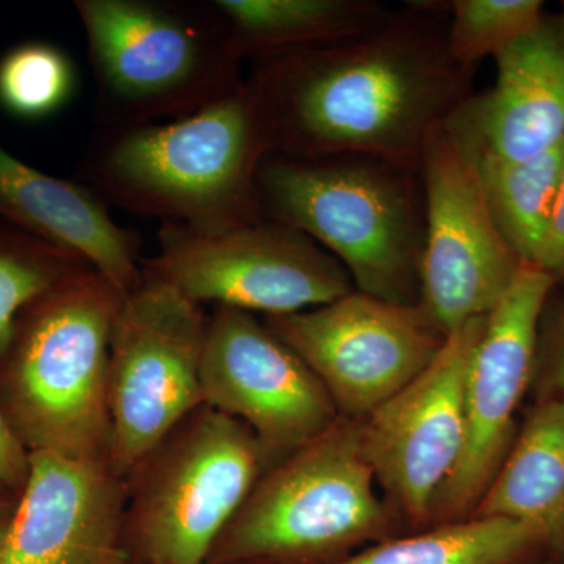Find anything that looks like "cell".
<instances>
[{
	"label": "cell",
	"instance_id": "6da1fadb",
	"mask_svg": "<svg viewBox=\"0 0 564 564\" xmlns=\"http://www.w3.org/2000/svg\"><path fill=\"white\" fill-rule=\"evenodd\" d=\"M444 2H406L347 39L256 55L252 87L273 151L362 154L421 169L434 132L470 95L475 69L448 50Z\"/></svg>",
	"mask_w": 564,
	"mask_h": 564
},
{
	"label": "cell",
	"instance_id": "7a4b0ae2",
	"mask_svg": "<svg viewBox=\"0 0 564 564\" xmlns=\"http://www.w3.org/2000/svg\"><path fill=\"white\" fill-rule=\"evenodd\" d=\"M272 151L269 118L247 77L191 117L102 126L82 159V184L107 204L163 225L226 231L265 218L258 173Z\"/></svg>",
	"mask_w": 564,
	"mask_h": 564
},
{
	"label": "cell",
	"instance_id": "3957f363",
	"mask_svg": "<svg viewBox=\"0 0 564 564\" xmlns=\"http://www.w3.org/2000/svg\"><path fill=\"white\" fill-rule=\"evenodd\" d=\"M258 196L263 217L325 248L356 291L421 304L426 236L421 169L373 155L270 152L259 169Z\"/></svg>",
	"mask_w": 564,
	"mask_h": 564
},
{
	"label": "cell",
	"instance_id": "277c9868",
	"mask_svg": "<svg viewBox=\"0 0 564 564\" xmlns=\"http://www.w3.org/2000/svg\"><path fill=\"white\" fill-rule=\"evenodd\" d=\"M122 295L93 267L18 317L0 359V404L29 452L109 458V362Z\"/></svg>",
	"mask_w": 564,
	"mask_h": 564
},
{
	"label": "cell",
	"instance_id": "5b68a950",
	"mask_svg": "<svg viewBox=\"0 0 564 564\" xmlns=\"http://www.w3.org/2000/svg\"><path fill=\"white\" fill-rule=\"evenodd\" d=\"M104 126L181 120L242 87L243 58L214 2L77 0Z\"/></svg>",
	"mask_w": 564,
	"mask_h": 564
},
{
	"label": "cell",
	"instance_id": "8992f818",
	"mask_svg": "<svg viewBox=\"0 0 564 564\" xmlns=\"http://www.w3.org/2000/svg\"><path fill=\"white\" fill-rule=\"evenodd\" d=\"M361 422L340 415L256 481L207 564H336L397 534L375 489Z\"/></svg>",
	"mask_w": 564,
	"mask_h": 564
},
{
	"label": "cell",
	"instance_id": "52a82bcc",
	"mask_svg": "<svg viewBox=\"0 0 564 564\" xmlns=\"http://www.w3.org/2000/svg\"><path fill=\"white\" fill-rule=\"evenodd\" d=\"M263 473L261 447L243 422L196 408L126 477V563L207 564Z\"/></svg>",
	"mask_w": 564,
	"mask_h": 564
},
{
	"label": "cell",
	"instance_id": "ba28073f",
	"mask_svg": "<svg viewBox=\"0 0 564 564\" xmlns=\"http://www.w3.org/2000/svg\"><path fill=\"white\" fill-rule=\"evenodd\" d=\"M141 274L202 306L215 303L262 317L302 313L356 291L325 248L269 218L217 232L163 225L158 254L141 259Z\"/></svg>",
	"mask_w": 564,
	"mask_h": 564
},
{
	"label": "cell",
	"instance_id": "9c48e42d",
	"mask_svg": "<svg viewBox=\"0 0 564 564\" xmlns=\"http://www.w3.org/2000/svg\"><path fill=\"white\" fill-rule=\"evenodd\" d=\"M207 315L162 282L129 293L111 337L109 462L128 477L174 425L202 406Z\"/></svg>",
	"mask_w": 564,
	"mask_h": 564
},
{
	"label": "cell",
	"instance_id": "30bf717a",
	"mask_svg": "<svg viewBox=\"0 0 564 564\" xmlns=\"http://www.w3.org/2000/svg\"><path fill=\"white\" fill-rule=\"evenodd\" d=\"M262 321L317 375L337 413L352 421H362L425 372L447 339L421 304L359 291Z\"/></svg>",
	"mask_w": 564,
	"mask_h": 564
},
{
	"label": "cell",
	"instance_id": "8fae6325",
	"mask_svg": "<svg viewBox=\"0 0 564 564\" xmlns=\"http://www.w3.org/2000/svg\"><path fill=\"white\" fill-rule=\"evenodd\" d=\"M555 284L551 273L524 262L486 315L467 370L462 456L434 497L430 529L473 518L507 458L519 429L516 413L532 386L540 323Z\"/></svg>",
	"mask_w": 564,
	"mask_h": 564
},
{
	"label": "cell",
	"instance_id": "7c38bea8",
	"mask_svg": "<svg viewBox=\"0 0 564 564\" xmlns=\"http://www.w3.org/2000/svg\"><path fill=\"white\" fill-rule=\"evenodd\" d=\"M202 391L204 404L251 430L265 470L340 417L311 367L262 317L236 307L217 306L207 318Z\"/></svg>",
	"mask_w": 564,
	"mask_h": 564
},
{
	"label": "cell",
	"instance_id": "4fadbf2b",
	"mask_svg": "<svg viewBox=\"0 0 564 564\" xmlns=\"http://www.w3.org/2000/svg\"><path fill=\"white\" fill-rule=\"evenodd\" d=\"M421 173L426 206L421 307L451 336L491 313L524 262L497 228L480 176L444 128L430 137Z\"/></svg>",
	"mask_w": 564,
	"mask_h": 564
},
{
	"label": "cell",
	"instance_id": "5bb4252c",
	"mask_svg": "<svg viewBox=\"0 0 564 564\" xmlns=\"http://www.w3.org/2000/svg\"><path fill=\"white\" fill-rule=\"evenodd\" d=\"M485 322L464 323L425 372L359 421L375 478L411 533L430 529L434 497L462 456L467 370Z\"/></svg>",
	"mask_w": 564,
	"mask_h": 564
},
{
	"label": "cell",
	"instance_id": "9a60e30c",
	"mask_svg": "<svg viewBox=\"0 0 564 564\" xmlns=\"http://www.w3.org/2000/svg\"><path fill=\"white\" fill-rule=\"evenodd\" d=\"M126 481L109 458L31 452L0 564H124Z\"/></svg>",
	"mask_w": 564,
	"mask_h": 564
},
{
	"label": "cell",
	"instance_id": "2e32d148",
	"mask_svg": "<svg viewBox=\"0 0 564 564\" xmlns=\"http://www.w3.org/2000/svg\"><path fill=\"white\" fill-rule=\"evenodd\" d=\"M494 61L496 84L473 93L444 124L474 169L525 161L563 143L564 13H545Z\"/></svg>",
	"mask_w": 564,
	"mask_h": 564
},
{
	"label": "cell",
	"instance_id": "e0dca14e",
	"mask_svg": "<svg viewBox=\"0 0 564 564\" xmlns=\"http://www.w3.org/2000/svg\"><path fill=\"white\" fill-rule=\"evenodd\" d=\"M107 207L82 182L41 173L0 147V218L80 256L128 296L143 282L141 240L115 223Z\"/></svg>",
	"mask_w": 564,
	"mask_h": 564
},
{
	"label": "cell",
	"instance_id": "ac0fdd59",
	"mask_svg": "<svg viewBox=\"0 0 564 564\" xmlns=\"http://www.w3.org/2000/svg\"><path fill=\"white\" fill-rule=\"evenodd\" d=\"M473 518L536 527L549 556L564 564V395L534 400Z\"/></svg>",
	"mask_w": 564,
	"mask_h": 564
},
{
	"label": "cell",
	"instance_id": "d6986e66",
	"mask_svg": "<svg viewBox=\"0 0 564 564\" xmlns=\"http://www.w3.org/2000/svg\"><path fill=\"white\" fill-rule=\"evenodd\" d=\"M245 62L267 52L347 39L391 13L375 0H214Z\"/></svg>",
	"mask_w": 564,
	"mask_h": 564
},
{
	"label": "cell",
	"instance_id": "ffe728a7",
	"mask_svg": "<svg viewBox=\"0 0 564 564\" xmlns=\"http://www.w3.org/2000/svg\"><path fill=\"white\" fill-rule=\"evenodd\" d=\"M549 556L536 527L473 518L367 545L336 564H530Z\"/></svg>",
	"mask_w": 564,
	"mask_h": 564
},
{
	"label": "cell",
	"instance_id": "44dd1931",
	"mask_svg": "<svg viewBox=\"0 0 564 564\" xmlns=\"http://www.w3.org/2000/svg\"><path fill=\"white\" fill-rule=\"evenodd\" d=\"M562 144L519 162L478 166L486 203L505 240L522 262L540 267L554 214Z\"/></svg>",
	"mask_w": 564,
	"mask_h": 564
},
{
	"label": "cell",
	"instance_id": "7402d4cb",
	"mask_svg": "<svg viewBox=\"0 0 564 564\" xmlns=\"http://www.w3.org/2000/svg\"><path fill=\"white\" fill-rule=\"evenodd\" d=\"M85 267L91 265L74 252L0 225V359L9 350L22 311Z\"/></svg>",
	"mask_w": 564,
	"mask_h": 564
},
{
	"label": "cell",
	"instance_id": "603a6c76",
	"mask_svg": "<svg viewBox=\"0 0 564 564\" xmlns=\"http://www.w3.org/2000/svg\"><path fill=\"white\" fill-rule=\"evenodd\" d=\"M448 50L464 68L477 69L544 18L541 0H454L448 2Z\"/></svg>",
	"mask_w": 564,
	"mask_h": 564
},
{
	"label": "cell",
	"instance_id": "cb8c5ba5",
	"mask_svg": "<svg viewBox=\"0 0 564 564\" xmlns=\"http://www.w3.org/2000/svg\"><path fill=\"white\" fill-rule=\"evenodd\" d=\"M68 55L47 43H25L0 61V104L17 117L36 120L65 106L74 88Z\"/></svg>",
	"mask_w": 564,
	"mask_h": 564
},
{
	"label": "cell",
	"instance_id": "d4e9b609",
	"mask_svg": "<svg viewBox=\"0 0 564 564\" xmlns=\"http://www.w3.org/2000/svg\"><path fill=\"white\" fill-rule=\"evenodd\" d=\"M532 386L536 399L564 395V293L541 318Z\"/></svg>",
	"mask_w": 564,
	"mask_h": 564
},
{
	"label": "cell",
	"instance_id": "484cf974",
	"mask_svg": "<svg viewBox=\"0 0 564 564\" xmlns=\"http://www.w3.org/2000/svg\"><path fill=\"white\" fill-rule=\"evenodd\" d=\"M31 474V452L0 404V494L20 497Z\"/></svg>",
	"mask_w": 564,
	"mask_h": 564
},
{
	"label": "cell",
	"instance_id": "4316f807",
	"mask_svg": "<svg viewBox=\"0 0 564 564\" xmlns=\"http://www.w3.org/2000/svg\"><path fill=\"white\" fill-rule=\"evenodd\" d=\"M540 267L545 272L551 273L556 282L564 281V140L554 214H552L551 226H549Z\"/></svg>",
	"mask_w": 564,
	"mask_h": 564
},
{
	"label": "cell",
	"instance_id": "83f0119b",
	"mask_svg": "<svg viewBox=\"0 0 564 564\" xmlns=\"http://www.w3.org/2000/svg\"><path fill=\"white\" fill-rule=\"evenodd\" d=\"M18 497L11 494H0V544L3 543L7 530H9L14 510H17Z\"/></svg>",
	"mask_w": 564,
	"mask_h": 564
},
{
	"label": "cell",
	"instance_id": "f1b7e54d",
	"mask_svg": "<svg viewBox=\"0 0 564 564\" xmlns=\"http://www.w3.org/2000/svg\"><path fill=\"white\" fill-rule=\"evenodd\" d=\"M530 564H562L556 562V560L551 558V556H543V558L534 560L533 563Z\"/></svg>",
	"mask_w": 564,
	"mask_h": 564
},
{
	"label": "cell",
	"instance_id": "f546056e",
	"mask_svg": "<svg viewBox=\"0 0 564 564\" xmlns=\"http://www.w3.org/2000/svg\"><path fill=\"white\" fill-rule=\"evenodd\" d=\"M124 564H128V563H124Z\"/></svg>",
	"mask_w": 564,
	"mask_h": 564
}]
</instances>
